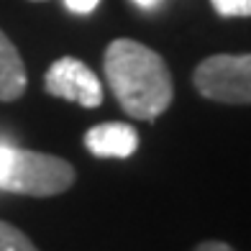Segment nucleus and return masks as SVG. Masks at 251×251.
Returning <instances> with one entry per match:
<instances>
[{
	"instance_id": "obj_1",
	"label": "nucleus",
	"mask_w": 251,
	"mask_h": 251,
	"mask_svg": "<svg viewBox=\"0 0 251 251\" xmlns=\"http://www.w3.org/2000/svg\"><path fill=\"white\" fill-rule=\"evenodd\" d=\"M102 72L118 105L139 121H156L172 102V75L154 49L133 39H116L102 56Z\"/></svg>"
},
{
	"instance_id": "obj_2",
	"label": "nucleus",
	"mask_w": 251,
	"mask_h": 251,
	"mask_svg": "<svg viewBox=\"0 0 251 251\" xmlns=\"http://www.w3.org/2000/svg\"><path fill=\"white\" fill-rule=\"evenodd\" d=\"M75 185V167L62 156L0 144V190L51 198Z\"/></svg>"
},
{
	"instance_id": "obj_3",
	"label": "nucleus",
	"mask_w": 251,
	"mask_h": 251,
	"mask_svg": "<svg viewBox=\"0 0 251 251\" xmlns=\"http://www.w3.org/2000/svg\"><path fill=\"white\" fill-rule=\"evenodd\" d=\"M195 90L226 105H251V54H215L202 59L192 75Z\"/></svg>"
},
{
	"instance_id": "obj_4",
	"label": "nucleus",
	"mask_w": 251,
	"mask_h": 251,
	"mask_svg": "<svg viewBox=\"0 0 251 251\" xmlns=\"http://www.w3.org/2000/svg\"><path fill=\"white\" fill-rule=\"evenodd\" d=\"M44 87L54 98L77 102L82 108H98L102 102V85L98 75L75 56L56 59L44 77Z\"/></svg>"
},
{
	"instance_id": "obj_5",
	"label": "nucleus",
	"mask_w": 251,
	"mask_h": 251,
	"mask_svg": "<svg viewBox=\"0 0 251 251\" xmlns=\"http://www.w3.org/2000/svg\"><path fill=\"white\" fill-rule=\"evenodd\" d=\"M85 146L100 159H126L139 149V133L128 123H98L85 133Z\"/></svg>"
},
{
	"instance_id": "obj_6",
	"label": "nucleus",
	"mask_w": 251,
	"mask_h": 251,
	"mask_svg": "<svg viewBox=\"0 0 251 251\" xmlns=\"http://www.w3.org/2000/svg\"><path fill=\"white\" fill-rule=\"evenodd\" d=\"M28 77H26V64L21 59L16 44L0 31V100L10 102L18 100L26 93Z\"/></svg>"
},
{
	"instance_id": "obj_7",
	"label": "nucleus",
	"mask_w": 251,
	"mask_h": 251,
	"mask_svg": "<svg viewBox=\"0 0 251 251\" xmlns=\"http://www.w3.org/2000/svg\"><path fill=\"white\" fill-rule=\"evenodd\" d=\"M0 251H39L33 241L13 223L0 221Z\"/></svg>"
},
{
	"instance_id": "obj_8",
	"label": "nucleus",
	"mask_w": 251,
	"mask_h": 251,
	"mask_svg": "<svg viewBox=\"0 0 251 251\" xmlns=\"http://www.w3.org/2000/svg\"><path fill=\"white\" fill-rule=\"evenodd\" d=\"M215 13L223 18H246L251 16V0H210Z\"/></svg>"
},
{
	"instance_id": "obj_9",
	"label": "nucleus",
	"mask_w": 251,
	"mask_h": 251,
	"mask_svg": "<svg viewBox=\"0 0 251 251\" xmlns=\"http://www.w3.org/2000/svg\"><path fill=\"white\" fill-rule=\"evenodd\" d=\"M64 5L70 8L72 13L85 16V13H93V10L100 5V0H64Z\"/></svg>"
},
{
	"instance_id": "obj_10",
	"label": "nucleus",
	"mask_w": 251,
	"mask_h": 251,
	"mask_svg": "<svg viewBox=\"0 0 251 251\" xmlns=\"http://www.w3.org/2000/svg\"><path fill=\"white\" fill-rule=\"evenodd\" d=\"M195 251H236V249L226 241H202L200 246H195Z\"/></svg>"
},
{
	"instance_id": "obj_11",
	"label": "nucleus",
	"mask_w": 251,
	"mask_h": 251,
	"mask_svg": "<svg viewBox=\"0 0 251 251\" xmlns=\"http://www.w3.org/2000/svg\"><path fill=\"white\" fill-rule=\"evenodd\" d=\"M133 3L139 5V8H144V10H154V8H159V5H162L164 0H133Z\"/></svg>"
}]
</instances>
